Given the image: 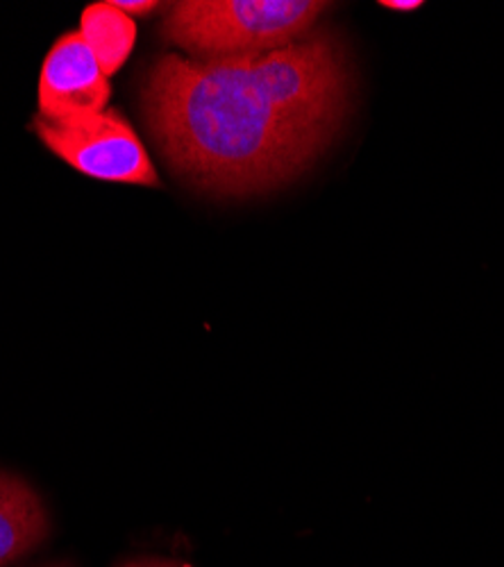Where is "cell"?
Masks as SVG:
<instances>
[{"instance_id": "1", "label": "cell", "mask_w": 504, "mask_h": 567, "mask_svg": "<svg viewBox=\"0 0 504 567\" xmlns=\"http://www.w3.org/2000/svg\"><path fill=\"white\" fill-rule=\"evenodd\" d=\"M346 43L313 30L278 51L160 58L142 105L171 171L212 196H253L298 177L339 132L350 103Z\"/></svg>"}, {"instance_id": "2", "label": "cell", "mask_w": 504, "mask_h": 567, "mask_svg": "<svg viewBox=\"0 0 504 567\" xmlns=\"http://www.w3.org/2000/svg\"><path fill=\"white\" fill-rule=\"evenodd\" d=\"M330 8L323 0H182L162 34L194 60L257 55L307 37Z\"/></svg>"}, {"instance_id": "3", "label": "cell", "mask_w": 504, "mask_h": 567, "mask_svg": "<svg viewBox=\"0 0 504 567\" xmlns=\"http://www.w3.org/2000/svg\"><path fill=\"white\" fill-rule=\"evenodd\" d=\"M32 127L45 148L82 175L116 184L162 186L140 134L119 110L80 121L34 116Z\"/></svg>"}, {"instance_id": "4", "label": "cell", "mask_w": 504, "mask_h": 567, "mask_svg": "<svg viewBox=\"0 0 504 567\" xmlns=\"http://www.w3.org/2000/svg\"><path fill=\"white\" fill-rule=\"evenodd\" d=\"M110 78L80 32L62 34L49 51L39 75V116L80 121L107 110Z\"/></svg>"}, {"instance_id": "5", "label": "cell", "mask_w": 504, "mask_h": 567, "mask_svg": "<svg viewBox=\"0 0 504 567\" xmlns=\"http://www.w3.org/2000/svg\"><path fill=\"white\" fill-rule=\"evenodd\" d=\"M51 536V513L41 495L14 472L0 470V567L30 556Z\"/></svg>"}, {"instance_id": "6", "label": "cell", "mask_w": 504, "mask_h": 567, "mask_svg": "<svg viewBox=\"0 0 504 567\" xmlns=\"http://www.w3.org/2000/svg\"><path fill=\"white\" fill-rule=\"evenodd\" d=\"M80 25V34L84 37L103 73L112 78L125 64L134 49V19L114 8V3H94L82 12Z\"/></svg>"}, {"instance_id": "7", "label": "cell", "mask_w": 504, "mask_h": 567, "mask_svg": "<svg viewBox=\"0 0 504 567\" xmlns=\"http://www.w3.org/2000/svg\"><path fill=\"white\" fill-rule=\"evenodd\" d=\"M116 567H192V565L177 558H166V556H132L121 560Z\"/></svg>"}, {"instance_id": "8", "label": "cell", "mask_w": 504, "mask_h": 567, "mask_svg": "<svg viewBox=\"0 0 504 567\" xmlns=\"http://www.w3.org/2000/svg\"><path fill=\"white\" fill-rule=\"evenodd\" d=\"M112 3H114V8L125 12L127 17H132V14L144 17V14H151L153 10L160 8V3H155V0H112Z\"/></svg>"}, {"instance_id": "9", "label": "cell", "mask_w": 504, "mask_h": 567, "mask_svg": "<svg viewBox=\"0 0 504 567\" xmlns=\"http://www.w3.org/2000/svg\"><path fill=\"white\" fill-rule=\"evenodd\" d=\"M380 8L393 10V12H414L419 8H423L421 0H382Z\"/></svg>"}, {"instance_id": "10", "label": "cell", "mask_w": 504, "mask_h": 567, "mask_svg": "<svg viewBox=\"0 0 504 567\" xmlns=\"http://www.w3.org/2000/svg\"><path fill=\"white\" fill-rule=\"evenodd\" d=\"M41 567H78L75 563H71V560H53V563H45V565H41Z\"/></svg>"}]
</instances>
